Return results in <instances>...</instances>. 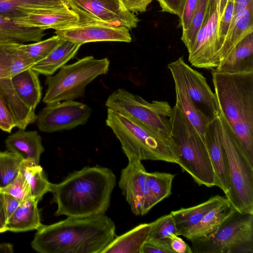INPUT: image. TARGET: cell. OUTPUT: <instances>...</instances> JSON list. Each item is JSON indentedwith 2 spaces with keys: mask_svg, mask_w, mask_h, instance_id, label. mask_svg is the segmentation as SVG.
Masks as SVG:
<instances>
[{
  "mask_svg": "<svg viewBox=\"0 0 253 253\" xmlns=\"http://www.w3.org/2000/svg\"><path fill=\"white\" fill-rule=\"evenodd\" d=\"M114 221L104 214L70 217L42 225L31 242L40 253H102L115 238Z\"/></svg>",
  "mask_w": 253,
  "mask_h": 253,
  "instance_id": "6da1fadb",
  "label": "cell"
},
{
  "mask_svg": "<svg viewBox=\"0 0 253 253\" xmlns=\"http://www.w3.org/2000/svg\"><path fill=\"white\" fill-rule=\"evenodd\" d=\"M116 184L111 169L99 166L84 167L59 183H51L50 192L57 206L55 215L84 217L104 214Z\"/></svg>",
  "mask_w": 253,
  "mask_h": 253,
  "instance_id": "7a4b0ae2",
  "label": "cell"
},
{
  "mask_svg": "<svg viewBox=\"0 0 253 253\" xmlns=\"http://www.w3.org/2000/svg\"><path fill=\"white\" fill-rule=\"evenodd\" d=\"M211 70L218 108L253 164V72L225 73Z\"/></svg>",
  "mask_w": 253,
  "mask_h": 253,
  "instance_id": "3957f363",
  "label": "cell"
},
{
  "mask_svg": "<svg viewBox=\"0 0 253 253\" xmlns=\"http://www.w3.org/2000/svg\"><path fill=\"white\" fill-rule=\"evenodd\" d=\"M128 159L162 161L178 164L176 146L171 137L108 108L106 120Z\"/></svg>",
  "mask_w": 253,
  "mask_h": 253,
  "instance_id": "277c9868",
  "label": "cell"
},
{
  "mask_svg": "<svg viewBox=\"0 0 253 253\" xmlns=\"http://www.w3.org/2000/svg\"><path fill=\"white\" fill-rule=\"evenodd\" d=\"M217 118L229 169V189L225 197L237 211L253 214V164L219 108Z\"/></svg>",
  "mask_w": 253,
  "mask_h": 253,
  "instance_id": "5b68a950",
  "label": "cell"
},
{
  "mask_svg": "<svg viewBox=\"0 0 253 253\" xmlns=\"http://www.w3.org/2000/svg\"><path fill=\"white\" fill-rule=\"evenodd\" d=\"M109 65L107 58L95 59L92 56L65 65L57 74L45 79L47 89L43 102L74 100L83 96L86 85L99 76L107 74Z\"/></svg>",
  "mask_w": 253,
  "mask_h": 253,
  "instance_id": "8992f818",
  "label": "cell"
},
{
  "mask_svg": "<svg viewBox=\"0 0 253 253\" xmlns=\"http://www.w3.org/2000/svg\"><path fill=\"white\" fill-rule=\"evenodd\" d=\"M190 241L193 253H253V214L235 210L214 234Z\"/></svg>",
  "mask_w": 253,
  "mask_h": 253,
  "instance_id": "52a82bcc",
  "label": "cell"
},
{
  "mask_svg": "<svg viewBox=\"0 0 253 253\" xmlns=\"http://www.w3.org/2000/svg\"><path fill=\"white\" fill-rule=\"evenodd\" d=\"M105 105L156 132L171 137L172 108L166 101L149 102L138 95L120 88L109 96Z\"/></svg>",
  "mask_w": 253,
  "mask_h": 253,
  "instance_id": "ba28073f",
  "label": "cell"
},
{
  "mask_svg": "<svg viewBox=\"0 0 253 253\" xmlns=\"http://www.w3.org/2000/svg\"><path fill=\"white\" fill-rule=\"evenodd\" d=\"M70 9L78 14V24L103 23L123 26L129 30L136 28L139 21L128 11L121 0H65Z\"/></svg>",
  "mask_w": 253,
  "mask_h": 253,
  "instance_id": "9c48e42d",
  "label": "cell"
},
{
  "mask_svg": "<svg viewBox=\"0 0 253 253\" xmlns=\"http://www.w3.org/2000/svg\"><path fill=\"white\" fill-rule=\"evenodd\" d=\"M219 16L214 0L209 9L190 50L188 61L196 68L214 69L220 62L221 45L218 35Z\"/></svg>",
  "mask_w": 253,
  "mask_h": 253,
  "instance_id": "30bf717a",
  "label": "cell"
},
{
  "mask_svg": "<svg viewBox=\"0 0 253 253\" xmlns=\"http://www.w3.org/2000/svg\"><path fill=\"white\" fill-rule=\"evenodd\" d=\"M167 68L171 73L174 84L182 86L201 110L205 114L206 111L211 119L217 116L218 106L215 94L201 73L188 65L183 56L169 63Z\"/></svg>",
  "mask_w": 253,
  "mask_h": 253,
  "instance_id": "8fae6325",
  "label": "cell"
},
{
  "mask_svg": "<svg viewBox=\"0 0 253 253\" xmlns=\"http://www.w3.org/2000/svg\"><path fill=\"white\" fill-rule=\"evenodd\" d=\"M92 112L86 104L74 100L46 103L37 115L36 123L40 130L53 132L73 129L87 122Z\"/></svg>",
  "mask_w": 253,
  "mask_h": 253,
  "instance_id": "7c38bea8",
  "label": "cell"
},
{
  "mask_svg": "<svg viewBox=\"0 0 253 253\" xmlns=\"http://www.w3.org/2000/svg\"><path fill=\"white\" fill-rule=\"evenodd\" d=\"M128 164L121 173L119 186L136 215H144L148 197L147 173L141 161L128 159Z\"/></svg>",
  "mask_w": 253,
  "mask_h": 253,
  "instance_id": "4fadbf2b",
  "label": "cell"
},
{
  "mask_svg": "<svg viewBox=\"0 0 253 253\" xmlns=\"http://www.w3.org/2000/svg\"><path fill=\"white\" fill-rule=\"evenodd\" d=\"M55 34L61 39L82 44L95 42H129L131 41L128 28L98 23L77 24L55 30Z\"/></svg>",
  "mask_w": 253,
  "mask_h": 253,
  "instance_id": "5bb4252c",
  "label": "cell"
},
{
  "mask_svg": "<svg viewBox=\"0 0 253 253\" xmlns=\"http://www.w3.org/2000/svg\"><path fill=\"white\" fill-rule=\"evenodd\" d=\"M204 138L215 173V186L226 195L229 189L228 165L217 116L207 124Z\"/></svg>",
  "mask_w": 253,
  "mask_h": 253,
  "instance_id": "9a60e30c",
  "label": "cell"
},
{
  "mask_svg": "<svg viewBox=\"0 0 253 253\" xmlns=\"http://www.w3.org/2000/svg\"><path fill=\"white\" fill-rule=\"evenodd\" d=\"M5 144L8 151L18 155L23 161L36 165H39L41 155L44 150L42 138L36 130L19 129L7 136Z\"/></svg>",
  "mask_w": 253,
  "mask_h": 253,
  "instance_id": "2e32d148",
  "label": "cell"
},
{
  "mask_svg": "<svg viewBox=\"0 0 253 253\" xmlns=\"http://www.w3.org/2000/svg\"><path fill=\"white\" fill-rule=\"evenodd\" d=\"M12 20L23 26L58 30L78 24L79 17L67 7L42 13L29 14Z\"/></svg>",
  "mask_w": 253,
  "mask_h": 253,
  "instance_id": "e0dca14e",
  "label": "cell"
},
{
  "mask_svg": "<svg viewBox=\"0 0 253 253\" xmlns=\"http://www.w3.org/2000/svg\"><path fill=\"white\" fill-rule=\"evenodd\" d=\"M69 7L65 0H10L0 1V15L13 20Z\"/></svg>",
  "mask_w": 253,
  "mask_h": 253,
  "instance_id": "ac0fdd59",
  "label": "cell"
},
{
  "mask_svg": "<svg viewBox=\"0 0 253 253\" xmlns=\"http://www.w3.org/2000/svg\"><path fill=\"white\" fill-rule=\"evenodd\" d=\"M214 70L225 73L253 72V32L244 37Z\"/></svg>",
  "mask_w": 253,
  "mask_h": 253,
  "instance_id": "d6986e66",
  "label": "cell"
},
{
  "mask_svg": "<svg viewBox=\"0 0 253 253\" xmlns=\"http://www.w3.org/2000/svg\"><path fill=\"white\" fill-rule=\"evenodd\" d=\"M235 210L226 198L210 211L198 224L188 230L183 236L192 241L212 235Z\"/></svg>",
  "mask_w": 253,
  "mask_h": 253,
  "instance_id": "ffe728a7",
  "label": "cell"
},
{
  "mask_svg": "<svg viewBox=\"0 0 253 253\" xmlns=\"http://www.w3.org/2000/svg\"><path fill=\"white\" fill-rule=\"evenodd\" d=\"M0 90L14 119L15 126L25 129L37 119L35 110L29 107L16 93L10 78H0Z\"/></svg>",
  "mask_w": 253,
  "mask_h": 253,
  "instance_id": "44dd1931",
  "label": "cell"
},
{
  "mask_svg": "<svg viewBox=\"0 0 253 253\" xmlns=\"http://www.w3.org/2000/svg\"><path fill=\"white\" fill-rule=\"evenodd\" d=\"M225 198L216 195L197 205L171 211L170 213L175 222L177 235L183 236L188 230L198 224L210 211Z\"/></svg>",
  "mask_w": 253,
  "mask_h": 253,
  "instance_id": "7402d4cb",
  "label": "cell"
},
{
  "mask_svg": "<svg viewBox=\"0 0 253 253\" xmlns=\"http://www.w3.org/2000/svg\"><path fill=\"white\" fill-rule=\"evenodd\" d=\"M39 75V74L31 67L10 78L19 96L29 107L35 110L42 95V87Z\"/></svg>",
  "mask_w": 253,
  "mask_h": 253,
  "instance_id": "603a6c76",
  "label": "cell"
},
{
  "mask_svg": "<svg viewBox=\"0 0 253 253\" xmlns=\"http://www.w3.org/2000/svg\"><path fill=\"white\" fill-rule=\"evenodd\" d=\"M251 32H253V3L233 16L231 25L220 50V61L228 55L244 37Z\"/></svg>",
  "mask_w": 253,
  "mask_h": 253,
  "instance_id": "cb8c5ba5",
  "label": "cell"
},
{
  "mask_svg": "<svg viewBox=\"0 0 253 253\" xmlns=\"http://www.w3.org/2000/svg\"><path fill=\"white\" fill-rule=\"evenodd\" d=\"M82 44L63 39L60 43L44 59L32 68L39 74L52 76L74 58Z\"/></svg>",
  "mask_w": 253,
  "mask_h": 253,
  "instance_id": "d4e9b609",
  "label": "cell"
},
{
  "mask_svg": "<svg viewBox=\"0 0 253 253\" xmlns=\"http://www.w3.org/2000/svg\"><path fill=\"white\" fill-rule=\"evenodd\" d=\"M39 201L33 197L22 201L7 219V230L23 232L37 230L42 224L38 208Z\"/></svg>",
  "mask_w": 253,
  "mask_h": 253,
  "instance_id": "484cf974",
  "label": "cell"
},
{
  "mask_svg": "<svg viewBox=\"0 0 253 253\" xmlns=\"http://www.w3.org/2000/svg\"><path fill=\"white\" fill-rule=\"evenodd\" d=\"M151 223L138 225L125 234L116 237L102 253H140L148 239Z\"/></svg>",
  "mask_w": 253,
  "mask_h": 253,
  "instance_id": "4316f807",
  "label": "cell"
},
{
  "mask_svg": "<svg viewBox=\"0 0 253 253\" xmlns=\"http://www.w3.org/2000/svg\"><path fill=\"white\" fill-rule=\"evenodd\" d=\"M45 30L20 25L0 15V42L20 44L42 41Z\"/></svg>",
  "mask_w": 253,
  "mask_h": 253,
  "instance_id": "83f0119b",
  "label": "cell"
},
{
  "mask_svg": "<svg viewBox=\"0 0 253 253\" xmlns=\"http://www.w3.org/2000/svg\"><path fill=\"white\" fill-rule=\"evenodd\" d=\"M175 175L170 173L153 172L147 173L148 197L145 209V214L156 204L168 197Z\"/></svg>",
  "mask_w": 253,
  "mask_h": 253,
  "instance_id": "f1b7e54d",
  "label": "cell"
},
{
  "mask_svg": "<svg viewBox=\"0 0 253 253\" xmlns=\"http://www.w3.org/2000/svg\"><path fill=\"white\" fill-rule=\"evenodd\" d=\"M175 105L186 115L204 137L206 126L211 119L198 108L182 86L175 84Z\"/></svg>",
  "mask_w": 253,
  "mask_h": 253,
  "instance_id": "f546056e",
  "label": "cell"
},
{
  "mask_svg": "<svg viewBox=\"0 0 253 253\" xmlns=\"http://www.w3.org/2000/svg\"><path fill=\"white\" fill-rule=\"evenodd\" d=\"M20 171L30 187L32 197L38 201L39 202L45 194L50 192L51 183L39 165L23 161Z\"/></svg>",
  "mask_w": 253,
  "mask_h": 253,
  "instance_id": "4dcf8cb0",
  "label": "cell"
},
{
  "mask_svg": "<svg viewBox=\"0 0 253 253\" xmlns=\"http://www.w3.org/2000/svg\"><path fill=\"white\" fill-rule=\"evenodd\" d=\"M62 40L56 35L43 41L30 44H21L18 49L34 65L45 58L60 43Z\"/></svg>",
  "mask_w": 253,
  "mask_h": 253,
  "instance_id": "1f68e13d",
  "label": "cell"
},
{
  "mask_svg": "<svg viewBox=\"0 0 253 253\" xmlns=\"http://www.w3.org/2000/svg\"><path fill=\"white\" fill-rule=\"evenodd\" d=\"M210 0H198L190 25L187 30L182 32L181 40L188 51L192 47L196 36L207 14Z\"/></svg>",
  "mask_w": 253,
  "mask_h": 253,
  "instance_id": "d6a6232c",
  "label": "cell"
},
{
  "mask_svg": "<svg viewBox=\"0 0 253 253\" xmlns=\"http://www.w3.org/2000/svg\"><path fill=\"white\" fill-rule=\"evenodd\" d=\"M23 160L8 150L0 151V188L12 182L18 175Z\"/></svg>",
  "mask_w": 253,
  "mask_h": 253,
  "instance_id": "836d02e7",
  "label": "cell"
},
{
  "mask_svg": "<svg viewBox=\"0 0 253 253\" xmlns=\"http://www.w3.org/2000/svg\"><path fill=\"white\" fill-rule=\"evenodd\" d=\"M151 229L148 238L166 239H169L171 234L177 235L175 222L170 212L151 222Z\"/></svg>",
  "mask_w": 253,
  "mask_h": 253,
  "instance_id": "e575fe53",
  "label": "cell"
},
{
  "mask_svg": "<svg viewBox=\"0 0 253 253\" xmlns=\"http://www.w3.org/2000/svg\"><path fill=\"white\" fill-rule=\"evenodd\" d=\"M0 192L9 194L21 202L32 197L30 187L20 171L12 182L0 188Z\"/></svg>",
  "mask_w": 253,
  "mask_h": 253,
  "instance_id": "d590c367",
  "label": "cell"
},
{
  "mask_svg": "<svg viewBox=\"0 0 253 253\" xmlns=\"http://www.w3.org/2000/svg\"><path fill=\"white\" fill-rule=\"evenodd\" d=\"M20 43L0 42V78H8L13 57Z\"/></svg>",
  "mask_w": 253,
  "mask_h": 253,
  "instance_id": "8d00e7d4",
  "label": "cell"
},
{
  "mask_svg": "<svg viewBox=\"0 0 253 253\" xmlns=\"http://www.w3.org/2000/svg\"><path fill=\"white\" fill-rule=\"evenodd\" d=\"M233 12V1L227 0L223 12L219 18L218 23V35L221 47L231 25Z\"/></svg>",
  "mask_w": 253,
  "mask_h": 253,
  "instance_id": "74e56055",
  "label": "cell"
},
{
  "mask_svg": "<svg viewBox=\"0 0 253 253\" xmlns=\"http://www.w3.org/2000/svg\"><path fill=\"white\" fill-rule=\"evenodd\" d=\"M140 253H175L170 246L169 239L148 238L143 245Z\"/></svg>",
  "mask_w": 253,
  "mask_h": 253,
  "instance_id": "f35d334b",
  "label": "cell"
},
{
  "mask_svg": "<svg viewBox=\"0 0 253 253\" xmlns=\"http://www.w3.org/2000/svg\"><path fill=\"white\" fill-rule=\"evenodd\" d=\"M33 64L26 56L17 48L11 62L8 71V78H11L17 74L31 68Z\"/></svg>",
  "mask_w": 253,
  "mask_h": 253,
  "instance_id": "ab89813d",
  "label": "cell"
},
{
  "mask_svg": "<svg viewBox=\"0 0 253 253\" xmlns=\"http://www.w3.org/2000/svg\"><path fill=\"white\" fill-rule=\"evenodd\" d=\"M14 127V119L0 90V129L10 133Z\"/></svg>",
  "mask_w": 253,
  "mask_h": 253,
  "instance_id": "60d3db41",
  "label": "cell"
},
{
  "mask_svg": "<svg viewBox=\"0 0 253 253\" xmlns=\"http://www.w3.org/2000/svg\"><path fill=\"white\" fill-rule=\"evenodd\" d=\"M198 0H185L182 11L179 17V26L182 32L187 30L191 21Z\"/></svg>",
  "mask_w": 253,
  "mask_h": 253,
  "instance_id": "b9f144b4",
  "label": "cell"
},
{
  "mask_svg": "<svg viewBox=\"0 0 253 253\" xmlns=\"http://www.w3.org/2000/svg\"><path fill=\"white\" fill-rule=\"evenodd\" d=\"M162 12L175 14L180 17L185 0H157Z\"/></svg>",
  "mask_w": 253,
  "mask_h": 253,
  "instance_id": "7bdbcfd3",
  "label": "cell"
},
{
  "mask_svg": "<svg viewBox=\"0 0 253 253\" xmlns=\"http://www.w3.org/2000/svg\"><path fill=\"white\" fill-rule=\"evenodd\" d=\"M153 0H121L125 7L132 13L144 12Z\"/></svg>",
  "mask_w": 253,
  "mask_h": 253,
  "instance_id": "ee69618b",
  "label": "cell"
},
{
  "mask_svg": "<svg viewBox=\"0 0 253 253\" xmlns=\"http://www.w3.org/2000/svg\"><path fill=\"white\" fill-rule=\"evenodd\" d=\"M169 239L171 248L175 253H193L189 246L178 236L171 234Z\"/></svg>",
  "mask_w": 253,
  "mask_h": 253,
  "instance_id": "f6af8a7d",
  "label": "cell"
},
{
  "mask_svg": "<svg viewBox=\"0 0 253 253\" xmlns=\"http://www.w3.org/2000/svg\"><path fill=\"white\" fill-rule=\"evenodd\" d=\"M1 193L2 194L5 212L8 219L18 208L21 202L9 194Z\"/></svg>",
  "mask_w": 253,
  "mask_h": 253,
  "instance_id": "bcb514c9",
  "label": "cell"
},
{
  "mask_svg": "<svg viewBox=\"0 0 253 253\" xmlns=\"http://www.w3.org/2000/svg\"><path fill=\"white\" fill-rule=\"evenodd\" d=\"M7 217L5 212L2 194L0 192V233L7 231Z\"/></svg>",
  "mask_w": 253,
  "mask_h": 253,
  "instance_id": "7dc6e473",
  "label": "cell"
},
{
  "mask_svg": "<svg viewBox=\"0 0 253 253\" xmlns=\"http://www.w3.org/2000/svg\"><path fill=\"white\" fill-rule=\"evenodd\" d=\"M234 2L233 15L239 13L251 3L253 0H232Z\"/></svg>",
  "mask_w": 253,
  "mask_h": 253,
  "instance_id": "c3c4849f",
  "label": "cell"
},
{
  "mask_svg": "<svg viewBox=\"0 0 253 253\" xmlns=\"http://www.w3.org/2000/svg\"><path fill=\"white\" fill-rule=\"evenodd\" d=\"M216 9L218 11L219 19L222 15L223 11L224 10L226 4V2L227 0H214Z\"/></svg>",
  "mask_w": 253,
  "mask_h": 253,
  "instance_id": "681fc988",
  "label": "cell"
},
{
  "mask_svg": "<svg viewBox=\"0 0 253 253\" xmlns=\"http://www.w3.org/2000/svg\"><path fill=\"white\" fill-rule=\"evenodd\" d=\"M13 247L11 244L2 243L0 244V253H13Z\"/></svg>",
  "mask_w": 253,
  "mask_h": 253,
  "instance_id": "f907efd6",
  "label": "cell"
},
{
  "mask_svg": "<svg viewBox=\"0 0 253 253\" xmlns=\"http://www.w3.org/2000/svg\"><path fill=\"white\" fill-rule=\"evenodd\" d=\"M7 0H0V1H7Z\"/></svg>",
  "mask_w": 253,
  "mask_h": 253,
  "instance_id": "816d5d0a",
  "label": "cell"
}]
</instances>
